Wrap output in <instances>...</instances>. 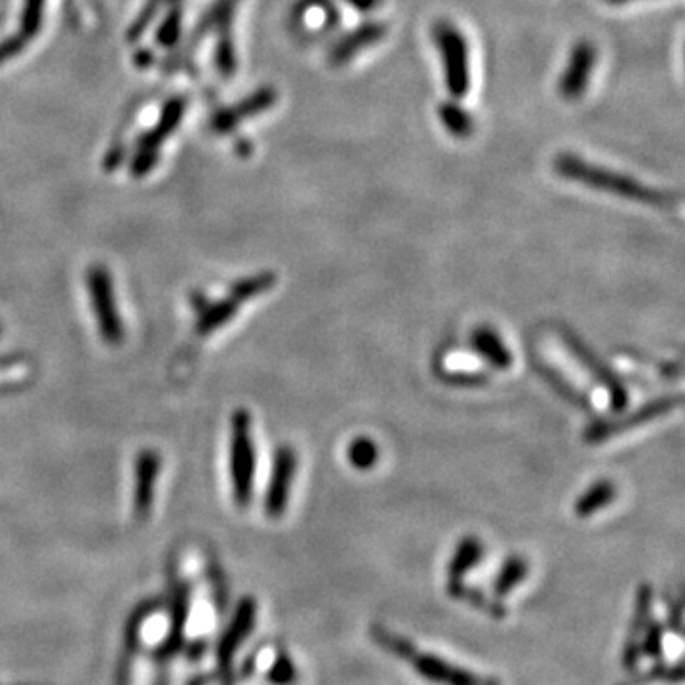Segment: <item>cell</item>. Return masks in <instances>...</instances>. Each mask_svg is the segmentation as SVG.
Segmentation results:
<instances>
[{
	"mask_svg": "<svg viewBox=\"0 0 685 685\" xmlns=\"http://www.w3.org/2000/svg\"><path fill=\"white\" fill-rule=\"evenodd\" d=\"M554 170L558 176L566 177L569 181H577L590 189L621 196L647 206H670L674 202L672 195L665 191L651 189L634 177L607 170L598 164H590L587 160L569 153H562L556 157Z\"/></svg>",
	"mask_w": 685,
	"mask_h": 685,
	"instance_id": "cell-1",
	"label": "cell"
},
{
	"mask_svg": "<svg viewBox=\"0 0 685 685\" xmlns=\"http://www.w3.org/2000/svg\"><path fill=\"white\" fill-rule=\"evenodd\" d=\"M373 638L377 644L396 653L400 659L408 661L417 674H421L425 680L438 685H499L490 678H482L476 674H470L465 668L450 665L444 659H438L431 653H421L410 642H406L400 636H394L385 628L375 627L372 630Z\"/></svg>",
	"mask_w": 685,
	"mask_h": 685,
	"instance_id": "cell-2",
	"label": "cell"
},
{
	"mask_svg": "<svg viewBox=\"0 0 685 685\" xmlns=\"http://www.w3.org/2000/svg\"><path fill=\"white\" fill-rule=\"evenodd\" d=\"M231 482L236 505L248 507L255 482V444L248 410H236L231 421Z\"/></svg>",
	"mask_w": 685,
	"mask_h": 685,
	"instance_id": "cell-3",
	"label": "cell"
},
{
	"mask_svg": "<svg viewBox=\"0 0 685 685\" xmlns=\"http://www.w3.org/2000/svg\"><path fill=\"white\" fill-rule=\"evenodd\" d=\"M432 39L442 56L451 99L465 98L470 90L469 42L459 27L446 20L434 23Z\"/></svg>",
	"mask_w": 685,
	"mask_h": 685,
	"instance_id": "cell-4",
	"label": "cell"
},
{
	"mask_svg": "<svg viewBox=\"0 0 685 685\" xmlns=\"http://www.w3.org/2000/svg\"><path fill=\"white\" fill-rule=\"evenodd\" d=\"M86 286L98 320L101 339L107 345H120L124 341V324L118 313L117 295L111 274L105 267L96 265L86 274Z\"/></svg>",
	"mask_w": 685,
	"mask_h": 685,
	"instance_id": "cell-5",
	"label": "cell"
},
{
	"mask_svg": "<svg viewBox=\"0 0 685 685\" xmlns=\"http://www.w3.org/2000/svg\"><path fill=\"white\" fill-rule=\"evenodd\" d=\"M682 406V394H666L657 400H651L644 406L630 411L627 415L615 417V419H604V421H596L588 427L585 431V440L588 444H602L606 442L607 438L625 434V432L638 429L646 423H651L659 417H665L670 411L676 410Z\"/></svg>",
	"mask_w": 685,
	"mask_h": 685,
	"instance_id": "cell-6",
	"label": "cell"
},
{
	"mask_svg": "<svg viewBox=\"0 0 685 685\" xmlns=\"http://www.w3.org/2000/svg\"><path fill=\"white\" fill-rule=\"evenodd\" d=\"M560 339L568 345L569 353L573 354L583 364V368L592 377H596L598 383L606 389L611 410L621 411L627 408L628 389L627 385L621 381V377L613 372L598 354L587 347L579 335H575L568 328H560Z\"/></svg>",
	"mask_w": 685,
	"mask_h": 685,
	"instance_id": "cell-7",
	"label": "cell"
},
{
	"mask_svg": "<svg viewBox=\"0 0 685 685\" xmlns=\"http://www.w3.org/2000/svg\"><path fill=\"white\" fill-rule=\"evenodd\" d=\"M297 472V453L290 446L274 451L273 470L265 493V512L269 518H280L290 503L292 486Z\"/></svg>",
	"mask_w": 685,
	"mask_h": 685,
	"instance_id": "cell-8",
	"label": "cell"
},
{
	"mask_svg": "<svg viewBox=\"0 0 685 685\" xmlns=\"http://www.w3.org/2000/svg\"><path fill=\"white\" fill-rule=\"evenodd\" d=\"M598 50L592 42L579 40L575 42L571 54H569L568 67L564 69L562 77L558 80V94L566 101H575L583 98L587 92L590 75L596 67Z\"/></svg>",
	"mask_w": 685,
	"mask_h": 685,
	"instance_id": "cell-9",
	"label": "cell"
},
{
	"mask_svg": "<svg viewBox=\"0 0 685 685\" xmlns=\"http://www.w3.org/2000/svg\"><path fill=\"white\" fill-rule=\"evenodd\" d=\"M387 33H389V25L383 21L372 20L360 23L358 27H354L353 31L335 40L328 56L330 63L335 67H343L351 63V59L356 58L360 52H364L366 48H372L373 44L385 39Z\"/></svg>",
	"mask_w": 685,
	"mask_h": 685,
	"instance_id": "cell-10",
	"label": "cell"
},
{
	"mask_svg": "<svg viewBox=\"0 0 685 685\" xmlns=\"http://www.w3.org/2000/svg\"><path fill=\"white\" fill-rule=\"evenodd\" d=\"M158 474L160 455L153 450L141 451L134 465V512L139 518H145L153 509Z\"/></svg>",
	"mask_w": 685,
	"mask_h": 685,
	"instance_id": "cell-11",
	"label": "cell"
},
{
	"mask_svg": "<svg viewBox=\"0 0 685 685\" xmlns=\"http://www.w3.org/2000/svg\"><path fill=\"white\" fill-rule=\"evenodd\" d=\"M470 343L474 351L480 354L491 368L495 370H510L514 364V356L510 353L503 337L490 326H478L472 335Z\"/></svg>",
	"mask_w": 685,
	"mask_h": 685,
	"instance_id": "cell-12",
	"label": "cell"
},
{
	"mask_svg": "<svg viewBox=\"0 0 685 685\" xmlns=\"http://www.w3.org/2000/svg\"><path fill=\"white\" fill-rule=\"evenodd\" d=\"M617 497V486L611 480H598L588 488L583 495H579L573 503V512L579 518H590L600 510L609 507Z\"/></svg>",
	"mask_w": 685,
	"mask_h": 685,
	"instance_id": "cell-13",
	"label": "cell"
},
{
	"mask_svg": "<svg viewBox=\"0 0 685 685\" xmlns=\"http://www.w3.org/2000/svg\"><path fill=\"white\" fill-rule=\"evenodd\" d=\"M484 556V545L478 537L469 535L459 541V545L451 554L450 564H448V575L450 581H461L470 569L476 568Z\"/></svg>",
	"mask_w": 685,
	"mask_h": 685,
	"instance_id": "cell-14",
	"label": "cell"
},
{
	"mask_svg": "<svg viewBox=\"0 0 685 685\" xmlns=\"http://www.w3.org/2000/svg\"><path fill=\"white\" fill-rule=\"evenodd\" d=\"M438 118L446 132L457 139H467L474 132V118L459 105V99H450L438 105Z\"/></svg>",
	"mask_w": 685,
	"mask_h": 685,
	"instance_id": "cell-15",
	"label": "cell"
},
{
	"mask_svg": "<svg viewBox=\"0 0 685 685\" xmlns=\"http://www.w3.org/2000/svg\"><path fill=\"white\" fill-rule=\"evenodd\" d=\"M240 303L236 301L235 297L231 299H223L217 303H210L208 307H204L198 316L196 322V330L206 335V333L216 332L221 326H225L227 322L233 320V316L238 313Z\"/></svg>",
	"mask_w": 685,
	"mask_h": 685,
	"instance_id": "cell-16",
	"label": "cell"
},
{
	"mask_svg": "<svg viewBox=\"0 0 685 685\" xmlns=\"http://www.w3.org/2000/svg\"><path fill=\"white\" fill-rule=\"evenodd\" d=\"M529 564L526 558L522 556H510L509 560H505V564L499 569L495 583H493V590L497 596H507L510 590L522 585L524 579L528 577Z\"/></svg>",
	"mask_w": 685,
	"mask_h": 685,
	"instance_id": "cell-17",
	"label": "cell"
},
{
	"mask_svg": "<svg viewBox=\"0 0 685 685\" xmlns=\"http://www.w3.org/2000/svg\"><path fill=\"white\" fill-rule=\"evenodd\" d=\"M347 461L356 470H370L379 463V446L370 436H356L347 446Z\"/></svg>",
	"mask_w": 685,
	"mask_h": 685,
	"instance_id": "cell-18",
	"label": "cell"
},
{
	"mask_svg": "<svg viewBox=\"0 0 685 685\" xmlns=\"http://www.w3.org/2000/svg\"><path fill=\"white\" fill-rule=\"evenodd\" d=\"M448 590H450L451 596H455V598H459V600H465V602H469V604H474V606L480 607V609H484V611H488L490 615H495V617H503V615H505V607H501L499 604L491 602L490 598H486L480 590L465 587L461 581H450Z\"/></svg>",
	"mask_w": 685,
	"mask_h": 685,
	"instance_id": "cell-19",
	"label": "cell"
},
{
	"mask_svg": "<svg viewBox=\"0 0 685 685\" xmlns=\"http://www.w3.org/2000/svg\"><path fill=\"white\" fill-rule=\"evenodd\" d=\"M276 284V276L273 273L255 274L252 278L240 280L233 288V297L238 303H244L248 299H254L259 294L269 292Z\"/></svg>",
	"mask_w": 685,
	"mask_h": 685,
	"instance_id": "cell-20",
	"label": "cell"
},
{
	"mask_svg": "<svg viewBox=\"0 0 685 685\" xmlns=\"http://www.w3.org/2000/svg\"><path fill=\"white\" fill-rule=\"evenodd\" d=\"M646 651L651 657H659L663 651V630L657 623L647 632Z\"/></svg>",
	"mask_w": 685,
	"mask_h": 685,
	"instance_id": "cell-21",
	"label": "cell"
},
{
	"mask_svg": "<svg viewBox=\"0 0 685 685\" xmlns=\"http://www.w3.org/2000/svg\"><path fill=\"white\" fill-rule=\"evenodd\" d=\"M343 2L358 12H364V14L377 10L383 4V0H343Z\"/></svg>",
	"mask_w": 685,
	"mask_h": 685,
	"instance_id": "cell-22",
	"label": "cell"
},
{
	"mask_svg": "<svg viewBox=\"0 0 685 685\" xmlns=\"http://www.w3.org/2000/svg\"><path fill=\"white\" fill-rule=\"evenodd\" d=\"M609 4H627L630 0H606Z\"/></svg>",
	"mask_w": 685,
	"mask_h": 685,
	"instance_id": "cell-23",
	"label": "cell"
}]
</instances>
